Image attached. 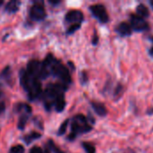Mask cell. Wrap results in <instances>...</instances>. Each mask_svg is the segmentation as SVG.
I'll use <instances>...</instances> for the list:
<instances>
[{
    "instance_id": "cell-16",
    "label": "cell",
    "mask_w": 153,
    "mask_h": 153,
    "mask_svg": "<svg viewBox=\"0 0 153 153\" xmlns=\"http://www.w3.org/2000/svg\"><path fill=\"white\" fill-rule=\"evenodd\" d=\"M48 145H49V150L52 151L54 153H65L64 152H62L58 147H56L54 143V142L52 140L48 141Z\"/></svg>"
},
{
    "instance_id": "cell-2",
    "label": "cell",
    "mask_w": 153,
    "mask_h": 153,
    "mask_svg": "<svg viewBox=\"0 0 153 153\" xmlns=\"http://www.w3.org/2000/svg\"><path fill=\"white\" fill-rule=\"evenodd\" d=\"M90 131H91V126L88 125L86 117L81 114L77 115L72 124V134L76 135L77 134H84Z\"/></svg>"
},
{
    "instance_id": "cell-7",
    "label": "cell",
    "mask_w": 153,
    "mask_h": 153,
    "mask_svg": "<svg viewBox=\"0 0 153 153\" xmlns=\"http://www.w3.org/2000/svg\"><path fill=\"white\" fill-rule=\"evenodd\" d=\"M41 64L37 60H31L27 66V74L30 77H39Z\"/></svg>"
},
{
    "instance_id": "cell-23",
    "label": "cell",
    "mask_w": 153,
    "mask_h": 153,
    "mask_svg": "<svg viewBox=\"0 0 153 153\" xmlns=\"http://www.w3.org/2000/svg\"><path fill=\"white\" fill-rule=\"evenodd\" d=\"M4 109H5V105H4V102H1L0 103V114L3 113L4 111Z\"/></svg>"
},
{
    "instance_id": "cell-19",
    "label": "cell",
    "mask_w": 153,
    "mask_h": 153,
    "mask_svg": "<svg viewBox=\"0 0 153 153\" xmlns=\"http://www.w3.org/2000/svg\"><path fill=\"white\" fill-rule=\"evenodd\" d=\"M26 122H27V117L25 116H22L20 120H19V124H18V127L20 130H23L24 127H25V125H26Z\"/></svg>"
},
{
    "instance_id": "cell-4",
    "label": "cell",
    "mask_w": 153,
    "mask_h": 153,
    "mask_svg": "<svg viewBox=\"0 0 153 153\" xmlns=\"http://www.w3.org/2000/svg\"><path fill=\"white\" fill-rule=\"evenodd\" d=\"M131 28L135 31H145L149 30V24L145 20L137 14H132L130 17Z\"/></svg>"
},
{
    "instance_id": "cell-21",
    "label": "cell",
    "mask_w": 153,
    "mask_h": 153,
    "mask_svg": "<svg viewBox=\"0 0 153 153\" xmlns=\"http://www.w3.org/2000/svg\"><path fill=\"white\" fill-rule=\"evenodd\" d=\"M30 153H43V151H42L41 148L38 147V146H34L33 148L30 149Z\"/></svg>"
},
{
    "instance_id": "cell-26",
    "label": "cell",
    "mask_w": 153,
    "mask_h": 153,
    "mask_svg": "<svg viewBox=\"0 0 153 153\" xmlns=\"http://www.w3.org/2000/svg\"><path fill=\"white\" fill-rule=\"evenodd\" d=\"M150 55L153 56V47L151 48V49H150Z\"/></svg>"
},
{
    "instance_id": "cell-6",
    "label": "cell",
    "mask_w": 153,
    "mask_h": 153,
    "mask_svg": "<svg viewBox=\"0 0 153 153\" xmlns=\"http://www.w3.org/2000/svg\"><path fill=\"white\" fill-rule=\"evenodd\" d=\"M82 20H83V14L81 11H78V10L69 11L65 15V21L68 22H73V24L74 23L81 24Z\"/></svg>"
},
{
    "instance_id": "cell-22",
    "label": "cell",
    "mask_w": 153,
    "mask_h": 153,
    "mask_svg": "<svg viewBox=\"0 0 153 153\" xmlns=\"http://www.w3.org/2000/svg\"><path fill=\"white\" fill-rule=\"evenodd\" d=\"M82 83H85V82H87V80H88V79H87V74H86L85 72H82Z\"/></svg>"
},
{
    "instance_id": "cell-18",
    "label": "cell",
    "mask_w": 153,
    "mask_h": 153,
    "mask_svg": "<svg viewBox=\"0 0 153 153\" xmlns=\"http://www.w3.org/2000/svg\"><path fill=\"white\" fill-rule=\"evenodd\" d=\"M24 152V148L22 145H15L12 147L10 150V153H23Z\"/></svg>"
},
{
    "instance_id": "cell-28",
    "label": "cell",
    "mask_w": 153,
    "mask_h": 153,
    "mask_svg": "<svg viewBox=\"0 0 153 153\" xmlns=\"http://www.w3.org/2000/svg\"><path fill=\"white\" fill-rule=\"evenodd\" d=\"M3 4V1H0V4Z\"/></svg>"
},
{
    "instance_id": "cell-8",
    "label": "cell",
    "mask_w": 153,
    "mask_h": 153,
    "mask_svg": "<svg viewBox=\"0 0 153 153\" xmlns=\"http://www.w3.org/2000/svg\"><path fill=\"white\" fill-rule=\"evenodd\" d=\"M30 77L28 75L27 72L25 70H22L21 73H20V82H21V85L23 87V89L27 91H30V85H31V82H30Z\"/></svg>"
},
{
    "instance_id": "cell-9",
    "label": "cell",
    "mask_w": 153,
    "mask_h": 153,
    "mask_svg": "<svg viewBox=\"0 0 153 153\" xmlns=\"http://www.w3.org/2000/svg\"><path fill=\"white\" fill-rule=\"evenodd\" d=\"M117 31L123 37L126 36H130L132 33V28L130 26V24H128L127 22H121L117 28Z\"/></svg>"
},
{
    "instance_id": "cell-13",
    "label": "cell",
    "mask_w": 153,
    "mask_h": 153,
    "mask_svg": "<svg viewBox=\"0 0 153 153\" xmlns=\"http://www.w3.org/2000/svg\"><path fill=\"white\" fill-rule=\"evenodd\" d=\"M65 101L63 95L61 94L56 99V109L57 112H62L65 109Z\"/></svg>"
},
{
    "instance_id": "cell-27",
    "label": "cell",
    "mask_w": 153,
    "mask_h": 153,
    "mask_svg": "<svg viewBox=\"0 0 153 153\" xmlns=\"http://www.w3.org/2000/svg\"><path fill=\"white\" fill-rule=\"evenodd\" d=\"M150 4L152 5V7L153 8V0H151V1H150Z\"/></svg>"
},
{
    "instance_id": "cell-14",
    "label": "cell",
    "mask_w": 153,
    "mask_h": 153,
    "mask_svg": "<svg viewBox=\"0 0 153 153\" xmlns=\"http://www.w3.org/2000/svg\"><path fill=\"white\" fill-rule=\"evenodd\" d=\"M40 137H41V134H40L36 133V132H33V133H31L30 134L26 135L25 138H24V141L29 144L31 141H33V140H35V139H39V138H40Z\"/></svg>"
},
{
    "instance_id": "cell-17",
    "label": "cell",
    "mask_w": 153,
    "mask_h": 153,
    "mask_svg": "<svg viewBox=\"0 0 153 153\" xmlns=\"http://www.w3.org/2000/svg\"><path fill=\"white\" fill-rule=\"evenodd\" d=\"M68 122L69 120H65L60 126L59 130H58V135H63L65 134V131H66V128H67V126H68Z\"/></svg>"
},
{
    "instance_id": "cell-25",
    "label": "cell",
    "mask_w": 153,
    "mask_h": 153,
    "mask_svg": "<svg viewBox=\"0 0 153 153\" xmlns=\"http://www.w3.org/2000/svg\"><path fill=\"white\" fill-rule=\"evenodd\" d=\"M49 3H51V4H56L60 3V1H53V0H49Z\"/></svg>"
},
{
    "instance_id": "cell-10",
    "label": "cell",
    "mask_w": 153,
    "mask_h": 153,
    "mask_svg": "<svg viewBox=\"0 0 153 153\" xmlns=\"http://www.w3.org/2000/svg\"><path fill=\"white\" fill-rule=\"evenodd\" d=\"M91 104V107H92L93 110L95 111V113L98 116H100V117H105L107 115V113H108L107 108H106V107L102 103L96 102V101H92Z\"/></svg>"
},
{
    "instance_id": "cell-15",
    "label": "cell",
    "mask_w": 153,
    "mask_h": 153,
    "mask_svg": "<svg viewBox=\"0 0 153 153\" xmlns=\"http://www.w3.org/2000/svg\"><path fill=\"white\" fill-rule=\"evenodd\" d=\"M82 147H83V149L85 150L86 153L96 152V149H95V147H94L92 144L89 143H82Z\"/></svg>"
},
{
    "instance_id": "cell-5",
    "label": "cell",
    "mask_w": 153,
    "mask_h": 153,
    "mask_svg": "<svg viewBox=\"0 0 153 153\" xmlns=\"http://www.w3.org/2000/svg\"><path fill=\"white\" fill-rule=\"evenodd\" d=\"M30 17L36 21H41L46 17V11L41 4H35L30 10Z\"/></svg>"
},
{
    "instance_id": "cell-12",
    "label": "cell",
    "mask_w": 153,
    "mask_h": 153,
    "mask_svg": "<svg viewBox=\"0 0 153 153\" xmlns=\"http://www.w3.org/2000/svg\"><path fill=\"white\" fill-rule=\"evenodd\" d=\"M19 4H20V2L12 0L7 3V4L5 6V10L9 13H15L19 9Z\"/></svg>"
},
{
    "instance_id": "cell-1",
    "label": "cell",
    "mask_w": 153,
    "mask_h": 153,
    "mask_svg": "<svg viewBox=\"0 0 153 153\" xmlns=\"http://www.w3.org/2000/svg\"><path fill=\"white\" fill-rule=\"evenodd\" d=\"M44 64L47 66L50 65L51 72H52V74L54 75L61 78L65 83H71L72 79H71V75L69 74V71L61 63H58L57 61H56L53 58L52 55H48V57L46 58V61H45Z\"/></svg>"
},
{
    "instance_id": "cell-11",
    "label": "cell",
    "mask_w": 153,
    "mask_h": 153,
    "mask_svg": "<svg viewBox=\"0 0 153 153\" xmlns=\"http://www.w3.org/2000/svg\"><path fill=\"white\" fill-rule=\"evenodd\" d=\"M136 12H137V15L143 18V17H148L150 14L149 9L148 7H146L143 4H140L137 5L136 7Z\"/></svg>"
},
{
    "instance_id": "cell-24",
    "label": "cell",
    "mask_w": 153,
    "mask_h": 153,
    "mask_svg": "<svg viewBox=\"0 0 153 153\" xmlns=\"http://www.w3.org/2000/svg\"><path fill=\"white\" fill-rule=\"evenodd\" d=\"M98 39H99L98 36H97V35H95V36H94V39H92V44L96 45V44L98 43Z\"/></svg>"
},
{
    "instance_id": "cell-3",
    "label": "cell",
    "mask_w": 153,
    "mask_h": 153,
    "mask_svg": "<svg viewBox=\"0 0 153 153\" xmlns=\"http://www.w3.org/2000/svg\"><path fill=\"white\" fill-rule=\"evenodd\" d=\"M90 10L92 13V15L97 18L100 22L102 23H106L108 22L109 17L108 14L107 13L106 7L103 4H93L90 6Z\"/></svg>"
},
{
    "instance_id": "cell-20",
    "label": "cell",
    "mask_w": 153,
    "mask_h": 153,
    "mask_svg": "<svg viewBox=\"0 0 153 153\" xmlns=\"http://www.w3.org/2000/svg\"><path fill=\"white\" fill-rule=\"evenodd\" d=\"M80 27H81V24H80V23H74V24H72V25L69 27V29H68V30H67V33H69V34L74 33V31H76L78 29H80Z\"/></svg>"
}]
</instances>
